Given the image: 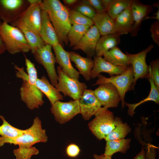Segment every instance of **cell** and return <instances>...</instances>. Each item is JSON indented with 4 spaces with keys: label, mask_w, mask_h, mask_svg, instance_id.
Instances as JSON below:
<instances>
[{
    "label": "cell",
    "mask_w": 159,
    "mask_h": 159,
    "mask_svg": "<svg viewBox=\"0 0 159 159\" xmlns=\"http://www.w3.org/2000/svg\"><path fill=\"white\" fill-rule=\"evenodd\" d=\"M57 72L58 83L55 87L64 96H68L73 100H79L87 89L86 84L69 77L59 66L57 67Z\"/></svg>",
    "instance_id": "7"
},
{
    "label": "cell",
    "mask_w": 159,
    "mask_h": 159,
    "mask_svg": "<svg viewBox=\"0 0 159 159\" xmlns=\"http://www.w3.org/2000/svg\"><path fill=\"white\" fill-rule=\"evenodd\" d=\"M0 118L3 121L2 125L0 126V135L1 137L7 138H13L17 137L23 134L25 131L17 128L9 124L2 116Z\"/></svg>",
    "instance_id": "32"
},
{
    "label": "cell",
    "mask_w": 159,
    "mask_h": 159,
    "mask_svg": "<svg viewBox=\"0 0 159 159\" xmlns=\"http://www.w3.org/2000/svg\"><path fill=\"white\" fill-rule=\"evenodd\" d=\"M94 65L91 71V78L97 77L102 72L109 74L110 76L116 75L125 72L129 67L117 66L107 62L101 57H94Z\"/></svg>",
    "instance_id": "18"
},
{
    "label": "cell",
    "mask_w": 159,
    "mask_h": 159,
    "mask_svg": "<svg viewBox=\"0 0 159 159\" xmlns=\"http://www.w3.org/2000/svg\"><path fill=\"white\" fill-rule=\"evenodd\" d=\"M28 1L29 5L16 21L22 23L40 35L42 10L40 4L42 0Z\"/></svg>",
    "instance_id": "12"
},
{
    "label": "cell",
    "mask_w": 159,
    "mask_h": 159,
    "mask_svg": "<svg viewBox=\"0 0 159 159\" xmlns=\"http://www.w3.org/2000/svg\"><path fill=\"white\" fill-rule=\"evenodd\" d=\"M117 34L120 35L130 33L134 23L130 7L124 10L115 20Z\"/></svg>",
    "instance_id": "24"
},
{
    "label": "cell",
    "mask_w": 159,
    "mask_h": 159,
    "mask_svg": "<svg viewBox=\"0 0 159 159\" xmlns=\"http://www.w3.org/2000/svg\"><path fill=\"white\" fill-rule=\"evenodd\" d=\"M150 84V89L149 95L145 98L135 103L125 102V105L128 107L127 113L129 115L133 117L135 113V109L139 105L149 101L154 102L157 104L159 103V90H158L153 80L150 77L148 78Z\"/></svg>",
    "instance_id": "28"
},
{
    "label": "cell",
    "mask_w": 159,
    "mask_h": 159,
    "mask_svg": "<svg viewBox=\"0 0 159 159\" xmlns=\"http://www.w3.org/2000/svg\"><path fill=\"white\" fill-rule=\"evenodd\" d=\"M153 47L154 45L151 44L137 54H131L126 52V54L129 57L133 73L134 81L132 86V89L133 90L135 89L136 82L139 79H147L149 77V67L147 64L146 59L148 53Z\"/></svg>",
    "instance_id": "11"
},
{
    "label": "cell",
    "mask_w": 159,
    "mask_h": 159,
    "mask_svg": "<svg viewBox=\"0 0 159 159\" xmlns=\"http://www.w3.org/2000/svg\"><path fill=\"white\" fill-rule=\"evenodd\" d=\"M98 79L92 86L100 84L110 83L114 85L118 91L121 99L122 108L125 105V98L126 93L132 90V86L134 81V75L131 65L123 73L116 75L107 77L100 74L97 77Z\"/></svg>",
    "instance_id": "6"
},
{
    "label": "cell",
    "mask_w": 159,
    "mask_h": 159,
    "mask_svg": "<svg viewBox=\"0 0 159 159\" xmlns=\"http://www.w3.org/2000/svg\"><path fill=\"white\" fill-rule=\"evenodd\" d=\"M131 139L125 138L107 141L106 142L103 154L111 157L115 153H125L130 148Z\"/></svg>",
    "instance_id": "27"
},
{
    "label": "cell",
    "mask_w": 159,
    "mask_h": 159,
    "mask_svg": "<svg viewBox=\"0 0 159 159\" xmlns=\"http://www.w3.org/2000/svg\"><path fill=\"white\" fill-rule=\"evenodd\" d=\"M90 27L82 25H72L67 35L69 46L73 47L77 44Z\"/></svg>",
    "instance_id": "31"
},
{
    "label": "cell",
    "mask_w": 159,
    "mask_h": 159,
    "mask_svg": "<svg viewBox=\"0 0 159 159\" xmlns=\"http://www.w3.org/2000/svg\"><path fill=\"white\" fill-rule=\"evenodd\" d=\"M55 54L56 63L58 64L62 71L70 77L79 80L80 73L72 66L68 52L58 44L52 46Z\"/></svg>",
    "instance_id": "16"
},
{
    "label": "cell",
    "mask_w": 159,
    "mask_h": 159,
    "mask_svg": "<svg viewBox=\"0 0 159 159\" xmlns=\"http://www.w3.org/2000/svg\"><path fill=\"white\" fill-rule=\"evenodd\" d=\"M69 19L71 24H77L91 27L94 25L92 19L74 9L69 10Z\"/></svg>",
    "instance_id": "33"
},
{
    "label": "cell",
    "mask_w": 159,
    "mask_h": 159,
    "mask_svg": "<svg viewBox=\"0 0 159 159\" xmlns=\"http://www.w3.org/2000/svg\"><path fill=\"white\" fill-rule=\"evenodd\" d=\"M52 46L46 44L32 53L35 60L42 65L46 69L51 84L55 87L57 84V74L55 68V56Z\"/></svg>",
    "instance_id": "9"
},
{
    "label": "cell",
    "mask_w": 159,
    "mask_h": 159,
    "mask_svg": "<svg viewBox=\"0 0 159 159\" xmlns=\"http://www.w3.org/2000/svg\"><path fill=\"white\" fill-rule=\"evenodd\" d=\"M103 56L104 59L117 66L128 67L131 65L128 55L123 52L117 46L109 50Z\"/></svg>",
    "instance_id": "26"
},
{
    "label": "cell",
    "mask_w": 159,
    "mask_h": 159,
    "mask_svg": "<svg viewBox=\"0 0 159 159\" xmlns=\"http://www.w3.org/2000/svg\"><path fill=\"white\" fill-rule=\"evenodd\" d=\"M81 150L79 146L75 144L71 143L66 148L65 152L67 155L71 158L77 157L80 154Z\"/></svg>",
    "instance_id": "37"
},
{
    "label": "cell",
    "mask_w": 159,
    "mask_h": 159,
    "mask_svg": "<svg viewBox=\"0 0 159 159\" xmlns=\"http://www.w3.org/2000/svg\"><path fill=\"white\" fill-rule=\"evenodd\" d=\"M2 22L0 19V25ZM5 51L6 49L5 45L0 38V55L3 54Z\"/></svg>",
    "instance_id": "43"
},
{
    "label": "cell",
    "mask_w": 159,
    "mask_h": 159,
    "mask_svg": "<svg viewBox=\"0 0 159 159\" xmlns=\"http://www.w3.org/2000/svg\"><path fill=\"white\" fill-rule=\"evenodd\" d=\"M41 18L39 35L42 39L46 44L52 46L59 44L57 34L48 15L42 10Z\"/></svg>",
    "instance_id": "19"
},
{
    "label": "cell",
    "mask_w": 159,
    "mask_h": 159,
    "mask_svg": "<svg viewBox=\"0 0 159 159\" xmlns=\"http://www.w3.org/2000/svg\"><path fill=\"white\" fill-rule=\"evenodd\" d=\"M132 0H111L107 13L114 21L124 10L130 7Z\"/></svg>",
    "instance_id": "30"
},
{
    "label": "cell",
    "mask_w": 159,
    "mask_h": 159,
    "mask_svg": "<svg viewBox=\"0 0 159 159\" xmlns=\"http://www.w3.org/2000/svg\"><path fill=\"white\" fill-rule=\"evenodd\" d=\"M120 35L110 34L102 36L97 44L95 52V56L101 57L111 49L117 46L120 42Z\"/></svg>",
    "instance_id": "25"
},
{
    "label": "cell",
    "mask_w": 159,
    "mask_h": 159,
    "mask_svg": "<svg viewBox=\"0 0 159 159\" xmlns=\"http://www.w3.org/2000/svg\"><path fill=\"white\" fill-rule=\"evenodd\" d=\"M147 148L145 152L146 159H156L157 147L150 143L147 144Z\"/></svg>",
    "instance_id": "38"
},
{
    "label": "cell",
    "mask_w": 159,
    "mask_h": 159,
    "mask_svg": "<svg viewBox=\"0 0 159 159\" xmlns=\"http://www.w3.org/2000/svg\"><path fill=\"white\" fill-rule=\"evenodd\" d=\"M84 1L92 6L95 10L97 13L106 12L102 4L101 0H85Z\"/></svg>",
    "instance_id": "39"
},
{
    "label": "cell",
    "mask_w": 159,
    "mask_h": 159,
    "mask_svg": "<svg viewBox=\"0 0 159 159\" xmlns=\"http://www.w3.org/2000/svg\"><path fill=\"white\" fill-rule=\"evenodd\" d=\"M151 35L153 42L159 46V21H156L151 24L150 28Z\"/></svg>",
    "instance_id": "36"
},
{
    "label": "cell",
    "mask_w": 159,
    "mask_h": 159,
    "mask_svg": "<svg viewBox=\"0 0 159 159\" xmlns=\"http://www.w3.org/2000/svg\"><path fill=\"white\" fill-rule=\"evenodd\" d=\"M30 4L28 0H0V19L8 24L14 22Z\"/></svg>",
    "instance_id": "8"
},
{
    "label": "cell",
    "mask_w": 159,
    "mask_h": 159,
    "mask_svg": "<svg viewBox=\"0 0 159 159\" xmlns=\"http://www.w3.org/2000/svg\"><path fill=\"white\" fill-rule=\"evenodd\" d=\"M47 140L46 130L42 129L41 121L37 117L32 126L25 130L21 135L11 139L0 136V147L5 143L18 145L19 148L13 150L16 159H30L32 155H37L39 152L38 149L32 146L38 143H46Z\"/></svg>",
    "instance_id": "1"
},
{
    "label": "cell",
    "mask_w": 159,
    "mask_h": 159,
    "mask_svg": "<svg viewBox=\"0 0 159 159\" xmlns=\"http://www.w3.org/2000/svg\"><path fill=\"white\" fill-rule=\"evenodd\" d=\"M71 61L74 62L80 74L82 75L86 81L91 79V71L94 65V61L91 58L83 57L77 53L73 51L68 52Z\"/></svg>",
    "instance_id": "21"
},
{
    "label": "cell",
    "mask_w": 159,
    "mask_h": 159,
    "mask_svg": "<svg viewBox=\"0 0 159 159\" xmlns=\"http://www.w3.org/2000/svg\"><path fill=\"white\" fill-rule=\"evenodd\" d=\"M111 1V0H101L102 4L106 11Z\"/></svg>",
    "instance_id": "44"
},
{
    "label": "cell",
    "mask_w": 159,
    "mask_h": 159,
    "mask_svg": "<svg viewBox=\"0 0 159 159\" xmlns=\"http://www.w3.org/2000/svg\"><path fill=\"white\" fill-rule=\"evenodd\" d=\"M155 19L157 20V21H159V9H158V10L155 13L153 16H148L144 18L143 21L146 19Z\"/></svg>",
    "instance_id": "42"
},
{
    "label": "cell",
    "mask_w": 159,
    "mask_h": 159,
    "mask_svg": "<svg viewBox=\"0 0 159 159\" xmlns=\"http://www.w3.org/2000/svg\"><path fill=\"white\" fill-rule=\"evenodd\" d=\"M95 117L88 124L92 133L99 140L104 139L114 129L115 117L113 113L104 107H101Z\"/></svg>",
    "instance_id": "5"
},
{
    "label": "cell",
    "mask_w": 159,
    "mask_h": 159,
    "mask_svg": "<svg viewBox=\"0 0 159 159\" xmlns=\"http://www.w3.org/2000/svg\"><path fill=\"white\" fill-rule=\"evenodd\" d=\"M69 10L64 5L48 9L45 11L56 31L59 43L63 47L64 44L67 45L69 43L67 35L72 26L69 19Z\"/></svg>",
    "instance_id": "4"
},
{
    "label": "cell",
    "mask_w": 159,
    "mask_h": 159,
    "mask_svg": "<svg viewBox=\"0 0 159 159\" xmlns=\"http://www.w3.org/2000/svg\"><path fill=\"white\" fill-rule=\"evenodd\" d=\"M50 110L55 120L61 124H64L80 114L79 100L68 102L57 101L51 105Z\"/></svg>",
    "instance_id": "10"
},
{
    "label": "cell",
    "mask_w": 159,
    "mask_h": 159,
    "mask_svg": "<svg viewBox=\"0 0 159 159\" xmlns=\"http://www.w3.org/2000/svg\"><path fill=\"white\" fill-rule=\"evenodd\" d=\"M74 9L92 19L97 13L95 10L84 0L76 6Z\"/></svg>",
    "instance_id": "35"
},
{
    "label": "cell",
    "mask_w": 159,
    "mask_h": 159,
    "mask_svg": "<svg viewBox=\"0 0 159 159\" xmlns=\"http://www.w3.org/2000/svg\"><path fill=\"white\" fill-rule=\"evenodd\" d=\"M10 24L12 26L18 28L23 33L32 54L46 44L39 35L27 28L22 23L15 21Z\"/></svg>",
    "instance_id": "22"
},
{
    "label": "cell",
    "mask_w": 159,
    "mask_h": 159,
    "mask_svg": "<svg viewBox=\"0 0 159 159\" xmlns=\"http://www.w3.org/2000/svg\"><path fill=\"white\" fill-rule=\"evenodd\" d=\"M130 8L134 23L130 33L132 36L136 35L143 19L152 11V6L144 4L138 0H132Z\"/></svg>",
    "instance_id": "17"
},
{
    "label": "cell",
    "mask_w": 159,
    "mask_h": 159,
    "mask_svg": "<svg viewBox=\"0 0 159 159\" xmlns=\"http://www.w3.org/2000/svg\"><path fill=\"white\" fill-rule=\"evenodd\" d=\"M133 159H146L145 151L142 148L141 151Z\"/></svg>",
    "instance_id": "40"
},
{
    "label": "cell",
    "mask_w": 159,
    "mask_h": 159,
    "mask_svg": "<svg viewBox=\"0 0 159 159\" xmlns=\"http://www.w3.org/2000/svg\"><path fill=\"white\" fill-rule=\"evenodd\" d=\"M94 94L102 106L108 108L116 107L121 102L119 92L112 84L105 83L99 85Z\"/></svg>",
    "instance_id": "13"
},
{
    "label": "cell",
    "mask_w": 159,
    "mask_h": 159,
    "mask_svg": "<svg viewBox=\"0 0 159 159\" xmlns=\"http://www.w3.org/2000/svg\"><path fill=\"white\" fill-rule=\"evenodd\" d=\"M92 20L102 36L110 34H117L115 21L106 12L97 13Z\"/></svg>",
    "instance_id": "20"
},
{
    "label": "cell",
    "mask_w": 159,
    "mask_h": 159,
    "mask_svg": "<svg viewBox=\"0 0 159 159\" xmlns=\"http://www.w3.org/2000/svg\"><path fill=\"white\" fill-rule=\"evenodd\" d=\"M114 129L104 139L106 141L125 138L131 131V128L127 122L123 123L120 117H115Z\"/></svg>",
    "instance_id": "29"
},
{
    "label": "cell",
    "mask_w": 159,
    "mask_h": 159,
    "mask_svg": "<svg viewBox=\"0 0 159 159\" xmlns=\"http://www.w3.org/2000/svg\"><path fill=\"white\" fill-rule=\"evenodd\" d=\"M77 0H63V1L66 5L67 6H72L77 3L78 1Z\"/></svg>",
    "instance_id": "45"
},
{
    "label": "cell",
    "mask_w": 159,
    "mask_h": 159,
    "mask_svg": "<svg viewBox=\"0 0 159 159\" xmlns=\"http://www.w3.org/2000/svg\"><path fill=\"white\" fill-rule=\"evenodd\" d=\"M27 74L23 67L14 65L16 75L23 80L20 89L21 99L30 110L37 109L44 103L43 97L44 94L37 86L38 78L37 70L34 64L28 59L25 58Z\"/></svg>",
    "instance_id": "2"
},
{
    "label": "cell",
    "mask_w": 159,
    "mask_h": 159,
    "mask_svg": "<svg viewBox=\"0 0 159 159\" xmlns=\"http://www.w3.org/2000/svg\"><path fill=\"white\" fill-rule=\"evenodd\" d=\"M36 84L38 89L49 99L51 105L56 101L64 100L63 96L50 83L44 75L40 78H37Z\"/></svg>",
    "instance_id": "23"
},
{
    "label": "cell",
    "mask_w": 159,
    "mask_h": 159,
    "mask_svg": "<svg viewBox=\"0 0 159 159\" xmlns=\"http://www.w3.org/2000/svg\"><path fill=\"white\" fill-rule=\"evenodd\" d=\"M79 100L80 114L85 120L95 115L102 106L94 91L91 89L85 90Z\"/></svg>",
    "instance_id": "14"
},
{
    "label": "cell",
    "mask_w": 159,
    "mask_h": 159,
    "mask_svg": "<svg viewBox=\"0 0 159 159\" xmlns=\"http://www.w3.org/2000/svg\"><path fill=\"white\" fill-rule=\"evenodd\" d=\"M93 156L94 159H112L111 157L105 155L103 154L100 155L94 154Z\"/></svg>",
    "instance_id": "41"
},
{
    "label": "cell",
    "mask_w": 159,
    "mask_h": 159,
    "mask_svg": "<svg viewBox=\"0 0 159 159\" xmlns=\"http://www.w3.org/2000/svg\"><path fill=\"white\" fill-rule=\"evenodd\" d=\"M101 34L94 25L91 26L80 41L73 47L74 50L80 49L91 58L94 56L96 47Z\"/></svg>",
    "instance_id": "15"
},
{
    "label": "cell",
    "mask_w": 159,
    "mask_h": 159,
    "mask_svg": "<svg viewBox=\"0 0 159 159\" xmlns=\"http://www.w3.org/2000/svg\"><path fill=\"white\" fill-rule=\"evenodd\" d=\"M149 74L148 78L150 77L152 78L156 87L159 90V59L157 58L155 60L151 61L149 65Z\"/></svg>",
    "instance_id": "34"
},
{
    "label": "cell",
    "mask_w": 159,
    "mask_h": 159,
    "mask_svg": "<svg viewBox=\"0 0 159 159\" xmlns=\"http://www.w3.org/2000/svg\"><path fill=\"white\" fill-rule=\"evenodd\" d=\"M0 38L6 50L10 54L26 53L30 51L23 34L17 27L3 22L0 25Z\"/></svg>",
    "instance_id": "3"
}]
</instances>
